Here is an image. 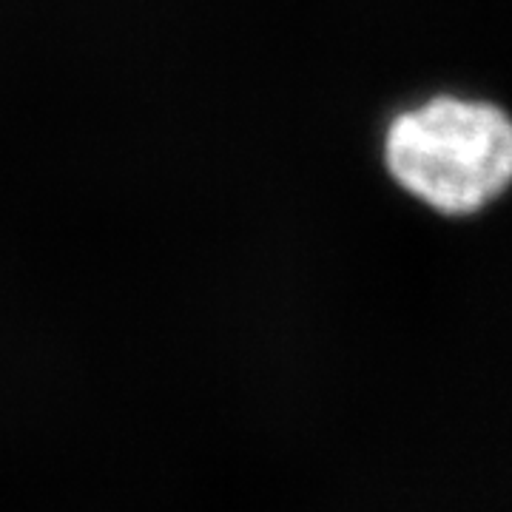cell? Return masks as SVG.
<instances>
[{"label":"cell","instance_id":"cell-1","mask_svg":"<svg viewBox=\"0 0 512 512\" xmlns=\"http://www.w3.org/2000/svg\"><path fill=\"white\" fill-rule=\"evenodd\" d=\"M384 165L416 200L447 217H467L510 185L512 126L493 103L441 94L393 117Z\"/></svg>","mask_w":512,"mask_h":512}]
</instances>
